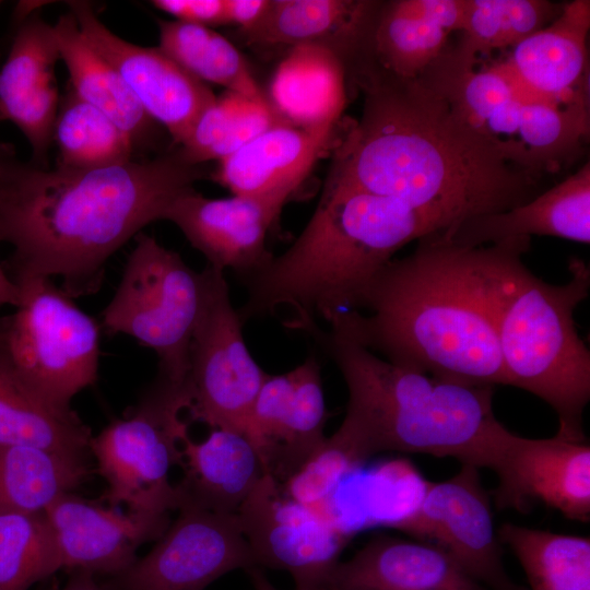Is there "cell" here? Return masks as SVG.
<instances>
[{
    "instance_id": "15",
    "label": "cell",
    "mask_w": 590,
    "mask_h": 590,
    "mask_svg": "<svg viewBox=\"0 0 590 590\" xmlns=\"http://www.w3.org/2000/svg\"><path fill=\"white\" fill-rule=\"evenodd\" d=\"M69 7L87 43L118 71L144 111L180 146L216 98L210 86L158 47H142L115 35L87 2L71 1Z\"/></svg>"
},
{
    "instance_id": "20",
    "label": "cell",
    "mask_w": 590,
    "mask_h": 590,
    "mask_svg": "<svg viewBox=\"0 0 590 590\" xmlns=\"http://www.w3.org/2000/svg\"><path fill=\"white\" fill-rule=\"evenodd\" d=\"M590 1L562 5L546 26L511 48L496 63L530 96L559 106L589 107L587 36Z\"/></svg>"
},
{
    "instance_id": "43",
    "label": "cell",
    "mask_w": 590,
    "mask_h": 590,
    "mask_svg": "<svg viewBox=\"0 0 590 590\" xmlns=\"http://www.w3.org/2000/svg\"><path fill=\"white\" fill-rule=\"evenodd\" d=\"M253 590H278L267 578L264 573L259 567H252L247 570Z\"/></svg>"
},
{
    "instance_id": "19",
    "label": "cell",
    "mask_w": 590,
    "mask_h": 590,
    "mask_svg": "<svg viewBox=\"0 0 590 590\" xmlns=\"http://www.w3.org/2000/svg\"><path fill=\"white\" fill-rule=\"evenodd\" d=\"M55 534L61 568L111 576L128 568L142 544L156 541L169 514L123 512L64 493L45 510Z\"/></svg>"
},
{
    "instance_id": "46",
    "label": "cell",
    "mask_w": 590,
    "mask_h": 590,
    "mask_svg": "<svg viewBox=\"0 0 590 590\" xmlns=\"http://www.w3.org/2000/svg\"><path fill=\"white\" fill-rule=\"evenodd\" d=\"M1 3V2H0Z\"/></svg>"
},
{
    "instance_id": "38",
    "label": "cell",
    "mask_w": 590,
    "mask_h": 590,
    "mask_svg": "<svg viewBox=\"0 0 590 590\" xmlns=\"http://www.w3.org/2000/svg\"><path fill=\"white\" fill-rule=\"evenodd\" d=\"M362 465L344 442L332 434L281 484L292 499L329 521L328 509L339 485Z\"/></svg>"
},
{
    "instance_id": "22",
    "label": "cell",
    "mask_w": 590,
    "mask_h": 590,
    "mask_svg": "<svg viewBox=\"0 0 590 590\" xmlns=\"http://www.w3.org/2000/svg\"><path fill=\"white\" fill-rule=\"evenodd\" d=\"M324 586L343 590H488L439 546L377 535L345 562Z\"/></svg>"
},
{
    "instance_id": "41",
    "label": "cell",
    "mask_w": 590,
    "mask_h": 590,
    "mask_svg": "<svg viewBox=\"0 0 590 590\" xmlns=\"http://www.w3.org/2000/svg\"><path fill=\"white\" fill-rule=\"evenodd\" d=\"M19 298L20 291L16 283L0 263V306L13 305L15 307L19 303Z\"/></svg>"
},
{
    "instance_id": "26",
    "label": "cell",
    "mask_w": 590,
    "mask_h": 590,
    "mask_svg": "<svg viewBox=\"0 0 590 590\" xmlns=\"http://www.w3.org/2000/svg\"><path fill=\"white\" fill-rule=\"evenodd\" d=\"M346 71L331 50L317 45L286 49L264 96L285 122L315 132H333L346 103Z\"/></svg>"
},
{
    "instance_id": "4",
    "label": "cell",
    "mask_w": 590,
    "mask_h": 590,
    "mask_svg": "<svg viewBox=\"0 0 590 590\" xmlns=\"http://www.w3.org/2000/svg\"><path fill=\"white\" fill-rule=\"evenodd\" d=\"M441 226L405 204L358 189L324 185L294 243L244 279L243 322L288 311L285 328L305 333L357 311L378 273L405 245Z\"/></svg>"
},
{
    "instance_id": "2",
    "label": "cell",
    "mask_w": 590,
    "mask_h": 590,
    "mask_svg": "<svg viewBox=\"0 0 590 590\" xmlns=\"http://www.w3.org/2000/svg\"><path fill=\"white\" fill-rule=\"evenodd\" d=\"M204 174L178 148L95 169L10 165L0 240L14 249L12 275L57 276L72 298L96 293L107 260Z\"/></svg>"
},
{
    "instance_id": "6",
    "label": "cell",
    "mask_w": 590,
    "mask_h": 590,
    "mask_svg": "<svg viewBox=\"0 0 590 590\" xmlns=\"http://www.w3.org/2000/svg\"><path fill=\"white\" fill-rule=\"evenodd\" d=\"M531 237L479 246L482 290L506 382L545 401L556 413L555 436L586 441L582 418L590 400V352L574 311L589 294L590 270L574 258L570 279L550 284L522 262Z\"/></svg>"
},
{
    "instance_id": "32",
    "label": "cell",
    "mask_w": 590,
    "mask_h": 590,
    "mask_svg": "<svg viewBox=\"0 0 590 590\" xmlns=\"http://www.w3.org/2000/svg\"><path fill=\"white\" fill-rule=\"evenodd\" d=\"M520 562L530 589L590 590V540L511 522L497 530Z\"/></svg>"
},
{
    "instance_id": "7",
    "label": "cell",
    "mask_w": 590,
    "mask_h": 590,
    "mask_svg": "<svg viewBox=\"0 0 590 590\" xmlns=\"http://www.w3.org/2000/svg\"><path fill=\"white\" fill-rule=\"evenodd\" d=\"M420 79L508 163L538 179L576 158L588 141L589 107L536 99L497 64L465 68L446 48Z\"/></svg>"
},
{
    "instance_id": "3",
    "label": "cell",
    "mask_w": 590,
    "mask_h": 590,
    "mask_svg": "<svg viewBox=\"0 0 590 590\" xmlns=\"http://www.w3.org/2000/svg\"><path fill=\"white\" fill-rule=\"evenodd\" d=\"M359 311L328 324L385 359L470 386L507 385L479 271V247L444 231L417 240L375 278Z\"/></svg>"
},
{
    "instance_id": "16",
    "label": "cell",
    "mask_w": 590,
    "mask_h": 590,
    "mask_svg": "<svg viewBox=\"0 0 590 590\" xmlns=\"http://www.w3.org/2000/svg\"><path fill=\"white\" fill-rule=\"evenodd\" d=\"M498 479L497 509L526 514L541 503L566 518L590 519V446L551 438L533 439L509 429L489 467Z\"/></svg>"
},
{
    "instance_id": "10",
    "label": "cell",
    "mask_w": 590,
    "mask_h": 590,
    "mask_svg": "<svg viewBox=\"0 0 590 590\" xmlns=\"http://www.w3.org/2000/svg\"><path fill=\"white\" fill-rule=\"evenodd\" d=\"M11 278L20 298L0 328V344L28 385L69 409L73 397L97 379L99 326L51 279Z\"/></svg>"
},
{
    "instance_id": "21",
    "label": "cell",
    "mask_w": 590,
    "mask_h": 590,
    "mask_svg": "<svg viewBox=\"0 0 590 590\" xmlns=\"http://www.w3.org/2000/svg\"><path fill=\"white\" fill-rule=\"evenodd\" d=\"M381 1L270 0L262 20L239 32L248 46L317 45L333 51L345 71L368 48L375 15Z\"/></svg>"
},
{
    "instance_id": "18",
    "label": "cell",
    "mask_w": 590,
    "mask_h": 590,
    "mask_svg": "<svg viewBox=\"0 0 590 590\" xmlns=\"http://www.w3.org/2000/svg\"><path fill=\"white\" fill-rule=\"evenodd\" d=\"M282 209L272 200L235 194L212 199L191 189L170 204L164 220L182 232L209 267L244 280L272 258L267 236Z\"/></svg>"
},
{
    "instance_id": "36",
    "label": "cell",
    "mask_w": 590,
    "mask_h": 590,
    "mask_svg": "<svg viewBox=\"0 0 590 590\" xmlns=\"http://www.w3.org/2000/svg\"><path fill=\"white\" fill-rule=\"evenodd\" d=\"M59 569L45 511L0 510V590H27Z\"/></svg>"
},
{
    "instance_id": "29",
    "label": "cell",
    "mask_w": 590,
    "mask_h": 590,
    "mask_svg": "<svg viewBox=\"0 0 590 590\" xmlns=\"http://www.w3.org/2000/svg\"><path fill=\"white\" fill-rule=\"evenodd\" d=\"M451 33L428 17L417 0L381 1L367 57L401 79H417L446 50Z\"/></svg>"
},
{
    "instance_id": "33",
    "label": "cell",
    "mask_w": 590,
    "mask_h": 590,
    "mask_svg": "<svg viewBox=\"0 0 590 590\" xmlns=\"http://www.w3.org/2000/svg\"><path fill=\"white\" fill-rule=\"evenodd\" d=\"M562 5L545 0H464L461 39L450 56L474 68L480 54L512 48L550 24Z\"/></svg>"
},
{
    "instance_id": "40",
    "label": "cell",
    "mask_w": 590,
    "mask_h": 590,
    "mask_svg": "<svg viewBox=\"0 0 590 590\" xmlns=\"http://www.w3.org/2000/svg\"><path fill=\"white\" fill-rule=\"evenodd\" d=\"M269 5L270 0H226L227 24L247 32L262 20Z\"/></svg>"
},
{
    "instance_id": "35",
    "label": "cell",
    "mask_w": 590,
    "mask_h": 590,
    "mask_svg": "<svg viewBox=\"0 0 590 590\" xmlns=\"http://www.w3.org/2000/svg\"><path fill=\"white\" fill-rule=\"evenodd\" d=\"M280 122L266 101L225 91L203 111L189 138L177 148L191 164L219 162Z\"/></svg>"
},
{
    "instance_id": "9",
    "label": "cell",
    "mask_w": 590,
    "mask_h": 590,
    "mask_svg": "<svg viewBox=\"0 0 590 590\" xmlns=\"http://www.w3.org/2000/svg\"><path fill=\"white\" fill-rule=\"evenodd\" d=\"M186 384L157 375L126 416L108 424L90 444L107 487L103 499L129 511L169 514L178 499L169 473L181 465L184 438L189 435Z\"/></svg>"
},
{
    "instance_id": "12",
    "label": "cell",
    "mask_w": 590,
    "mask_h": 590,
    "mask_svg": "<svg viewBox=\"0 0 590 590\" xmlns=\"http://www.w3.org/2000/svg\"><path fill=\"white\" fill-rule=\"evenodd\" d=\"M479 470L462 464L448 480L426 482L418 502L385 527L439 546L488 590H528L505 569L489 495Z\"/></svg>"
},
{
    "instance_id": "39",
    "label": "cell",
    "mask_w": 590,
    "mask_h": 590,
    "mask_svg": "<svg viewBox=\"0 0 590 590\" xmlns=\"http://www.w3.org/2000/svg\"><path fill=\"white\" fill-rule=\"evenodd\" d=\"M151 3L177 21L210 28L227 24L226 0H154Z\"/></svg>"
},
{
    "instance_id": "25",
    "label": "cell",
    "mask_w": 590,
    "mask_h": 590,
    "mask_svg": "<svg viewBox=\"0 0 590 590\" xmlns=\"http://www.w3.org/2000/svg\"><path fill=\"white\" fill-rule=\"evenodd\" d=\"M444 232L452 241L468 247L532 235L589 244L590 163L521 205L469 219Z\"/></svg>"
},
{
    "instance_id": "5",
    "label": "cell",
    "mask_w": 590,
    "mask_h": 590,
    "mask_svg": "<svg viewBox=\"0 0 590 590\" xmlns=\"http://www.w3.org/2000/svg\"><path fill=\"white\" fill-rule=\"evenodd\" d=\"M347 387L335 434L364 464L396 451L451 457L489 469L507 432L493 411V387L470 386L393 364L344 334L310 328Z\"/></svg>"
},
{
    "instance_id": "27",
    "label": "cell",
    "mask_w": 590,
    "mask_h": 590,
    "mask_svg": "<svg viewBox=\"0 0 590 590\" xmlns=\"http://www.w3.org/2000/svg\"><path fill=\"white\" fill-rule=\"evenodd\" d=\"M52 26L74 94L113 120L134 150L155 148L160 125L144 111L118 71L87 43L74 15L69 12Z\"/></svg>"
},
{
    "instance_id": "30",
    "label": "cell",
    "mask_w": 590,
    "mask_h": 590,
    "mask_svg": "<svg viewBox=\"0 0 590 590\" xmlns=\"http://www.w3.org/2000/svg\"><path fill=\"white\" fill-rule=\"evenodd\" d=\"M87 475L82 456L33 446H0V510L44 511Z\"/></svg>"
},
{
    "instance_id": "11",
    "label": "cell",
    "mask_w": 590,
    "mask_h": 590,
    "mask_svg": "<svg viewBox=\"0 0 590 590\" xmlns=\"http://www.w3.org/2000/svg\"><path fill=\"white\" fill-rule=\"evenodd\" d=\"M205 294L189 351L186 387L190 422L247 435L251 410L268 374L250 354L243 320L224 272L204 269Z\"/></svg>"
},
{
    "instance_id": "24",
    "label": "cell",
    "mask_w": 590,
    "mask_h": 590,
    "mask_svg": "<svg viewBox=\"0 0 590 590\" xmlns=\"http://www.w3.org/2000/svg\"><path fill=\"white\" fill-rule=\"evenodd\" d=\"M181 451L184 475L175 484L177 510L236 515L266 474L257 448L240 432L215 428L201 441L187 435Z\"/></svg>"
},
{
    "instance_id": "37",
    "label": "cell",
    "mask_w": 590,
    "mask_h": 590,
    "mask_svg": "<svg viewBox=\"0 0 590 590\" xmlns=\"http://www.w3.org/2000/svg\"><path fill=\"white\" fill-rule=\"evenodd\" d=\"M60 59L54 26L34 16L22 22L0 68V119L55 78Z\"/></svg>"
},
{
    "instance_id": "44",
    "label": "cell",
    "mask_w": 590,
    "mask_h": 590,
    "mask_svg": "<svg viewBox=\"0 0 590 590\" xmlns=\"http://www.w3.org/2000/svg\"><path fill=\"white\" fill-rule=\"evenodd\" d=\"M0 121H1V119H0ZM10 165L11 164H8V163L4 162L2 153L0 151V186H1L3 179H4L5 175H7V172H8L9 167H10Z\"/></svg>"
},
{
    "instance_id": "45",
    "label": "cell",
    "mask_w": 590,
    "mask_h": 590,
    "mask_svg": "<svg viewBox=\"0 0 590 590\" xmlns=\"http://www.w3.org/2000/svg\"><path fill=\"white\" fill-rule=\"evenodd\" d=\"M318 590H343V589H339V588H334V587H330V586H323V587L319 588Z\"/></svg>"
},
{
    "instance_id": "13",
    "label": "cell",
    "mask_w": 590,
    "mask_h": 590,
    "mask_svg": "<svg viewBox=\"0 0 590 590\" xmlns=\"http://www.w3.org/2000/svg\"><path fill=\"white\" fill-rule=\"evenodd\" d=\"M178 511L153 548L114 575L107 590H204L233 570L256 567L236 515Z\"/></svg>"
},
{
    "instance_id": "23",
    "label": "cell",
    "mask_w": 590,
    "mask_h": 590,
    "mask_svg": "<svg viewBox=\"0 0 590 590\" xmlns=\"http://www.w3.org/2000/svg\"><path fill=\"white\" fill-rule=\"evenodd\" d=\"M332 134L280 122L220 160L212 178L232 194L272 200L284 206L328 150Z\"/></svg>"
},
{
    "instance_id": "17",
    "label": "cell",
    "mask_w": 590,
    "mask_h": 590,
    "mask_svg": "<svg viewBox=\"0 0 590 590\" xmlns=\"http://www.w3.org/2000/svg\"><path fill=\"white\" fill-rule=\"evenodd\" d=\"M327 418L320 365L314 354L290 371L268 374L247 428L266 473L282 483L296 472L323 442Z\"/></svg>"
},
{
    "instance_id": "42",
    "label": "cell",
    "mask_w": 590,
    "mask_h": 590,
    "mask_svg": "<svg viewBox=\"0 0 590 590\" xmlns=\"http://www.w3.org/2000/svg\"><path fill=\"white\" fill-rule=\"evenodd\" d=\"M63 590H107L105 587L99 586L93 578V574L75 569L72 576L69 578Z\"/></svg>"
},
{
    "instance_id": "1",
    "label": "cell",
    "mask_w": 590,
    "mask_h": 590,
    "mask_svg": "<svg viewBox=\"0 0 590 590\" xmlns=\"http://www.w3.org/2000/svg\"><path fill=\"white\" fill-rule=\"evenodd\" d=\"M364 95L358 121L334 145L324 185L387 197L442 229L534 198L538 178L508 163L422 79L369 58L346 74Z\"/></svg>"
},
{
    "instance_id": "14",
    "label": "cell",
    "mask_w": 590,
    "mask_h": 590,
    "mask_svg": "<svg viewBox=\"0 0 590 590\" xmlns=\"http://www.w3.org/2000/svg\"><path fill=\"white\" fill-rule=\"evenodd\" d=\"M256 567L287 571L295 590H318L351 536L292 499L266 473L236 514Z\"/></svg>"
},
{
    "instance_id": "34",
    "label": "cell",
    "mask_w": 590,
    "mask_h": 590,
    "mask_svg": "<svg viewBox=\"0 0 590 590\" xmlns=\"http://www.w3.org/2000/svg\"><path fill=\"white\" fill-rule=\"evenodd\" d=\"M52 141L58 149L56 167L67 169L121 165L132 161L135 152L129 137L113 120L70 87L59 102Z\"/></svg>"
},
{
    "instance_id": "8",
    "label": "cell",
    "mask_w": 590,
    "mask_h": 590,
    "mask_svg": "<svg viewBox=\"0 0 590 590\" xmlns=\"http://www.w3.org/2000/svg\"><path fill=\"white\" fill-rule=\"evenodd\" d=\"M134 238L119 285L102 311L101 327L153 350L157 375L184 385L204 300V271H194L152 236L141 232Z\"/></svg>"
},
{
    "instance_id": "28",
    "label": "cell",
    "mask_w": 590,
    "mask_h": 590,
    "mask_svg": "<svg viewBox=\"0 0 590 590\" xmlns=\"http://www.w3.org/2000/svg\"><path fill=\"white\" fill-rule=\"evenodd\" d=\"M91 429L28 385L0 344V446H33L73 456L90 450Z\"/></svg>"
},
{
    "instance_id": "31",
    "label": "cell",
    "mask_w": 590,
    "mask_h": 590,
    "mask_svg": "<svg viewBox=\"0 0 590 590\" xmlns=\"http://www.w3.org/2000/svg\"><path fill=\"white\" fill-rule=\"evenodd\" d=\"M158 28V48L188 73L205 84L267 101L247 60L224 36L210 27L177 20H160Z\"/></svg>"
}]
</instances>
